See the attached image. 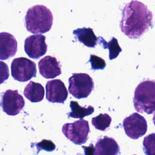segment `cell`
I'll return each mask as SVG.
<instances>
[{
	"instance_id": "1",
	"label": "cell",
	"mask_w": 155,
	"mask_h": 155,
	"mask_svg": "<svg viewBox=\"0 0 155 155\" xmlns=\"http://www.w3.org/2000/svg\"><path fill=\"white\" fill-rule=\"evenodd\" d=\"M153 13L142 2L133 0L127 3L119 23L121 31L130 39L141 37L152 25Z\"/></svg>"
},
{
	"instance_id": "2",
	"label": "cell",
	"mask_w": 155,
	"mask_h": 155,
	"mask_svg": "<svg viewBox=\"0 0 155 155\" xmlns=\"http://www.w3.org/2000/svg\"><path fill=\"white\" fill-rule=\"evenodd\" d=\"M53 20L50 9L43 5H36L27 10L25 25L27 31L31 33H44L51 29Z\"/></svg>"
},
{
	"instance_id": "3",
	"label": "cell",
	"mask_w": 155,
	"mask_h": 155,
	"mask_svg": "<svg viewBox=\"0 0 155 155\" xmlns=\"http://www.w3.org/2000/svg\"><path fill=\"white\" fill-rule=\"evenodd\" d=\"M133 101L138 113H153L155 111V81L145 80L140 82L135 88Z\"/></svg>"
},
{
	"instance_id": "4",
	"label": "cell",
	"mask_w": 155,
	"mask_h": 155,
	"mask_svg": "<svg viewBox=\"0 0 155 155\" xmlns=\"http://www.w3.org/2000/svg\"><path fill=\"white\" fill-rule=\"evenodd\" d=\"M68 82L69 93L77 99L87 97L94 88L92 78L87 73H74Z\"/></svg>"
},
{
	"instance_id": "5",
	"label": "cell",
	"mask_w": 155,
	"mask_h": 155,
	"mask_svg": "<svg viewBox=\"0 0 155 155\" xmlns=\"http://www.w3.org/2000/svg\"><path fill=\"white\" fill-rule=\"evenodd\" d=\"M65 136L76 145L85 143L88 138L90 132L87 120L80 119L73 123L65 124L62 128Z\"/></svg>"
},
{
	"instance_id": "6",
	"label": "cell",
	"mask_w": 155,
	"mask_h": 155,
	"mask_svg": "<svg viewBox=\"0 0 155 155\" xmlns=\"http://www.w3.org/2000/svg\"><path fill=\"white\" fill-rule=\"evenodd\" d=\"M36 65L31 60L20 57L14 59L11 64L12 77L19 82H26L36 75Z\"/></svg>"
},
{
	"instance_id": "7",
	"label": "cell",
	"mask_w": 155,
	"mask_h": 155,
	"mask_svg": "<svg viewBox=\"0 0 155 155\" xmlns=\"http://www.w3.org/2000/svg\"><path fill=\"white\" fill-rule=\"evenodd\" d=\"M24 105V99L16 90H7L1 94L0 106L9 116L17 115Z\"/></svg>"
},
{
	"instance_id": "8",
	"label": "cell",
	"mask_w": 155,
	"mask_h": 155,
	"mask_svg": "<svg viewBox=\"0 0 155 155\" xmlns=\"http://www.w3.org/2000/svg\"><path fill=\"white\" fill-rule=\"evenodd\" d=\"M123 127L127 136L131 139H137L147 133V123L143 116L134 113L124 119Z\"/></svg>"
},
{
	"instance_id": "9",
	"label": "cell",
	"mask_w": 155,
	"mask_h": 155,
	"mask_svg": "<svg viewBox=\"0 0 155 155\" xmlns=\"http://www.w3.org/2000/svg\"><path fill=\"white\" fill-rule=\"evenodd\" d=\"M46 37L41 34L33 35L24 41V50L30 58L38 59L44 56L47 51Z\"/></svg>"
},
{
	"instance_id": "10",
	"label": "cell",
	"mask_w": 155,
	"mask_h": 155,
	"mask_svg": "<svg viewBox=\"0 0 155 155\" xmlns=\"http://www.w3.org/2000/svg\"><path fill=\"white\" fill-rule=\"evenodd\" d=\"M45 90L46 99L50 102L64 104L67 99V89L60 79L48 81L46 84Z\"/></svg>"
},
{
	"instance_id": "11",
	"label": "cell",
	"mask_w": 155,
	"mask_h": 155,
	"mask_svg": "<svg viewBox=\"0 0 155 155\" xmlns=\"http://www.w3.org/2000/svg\"><path fill=\"white\" fill-rule=\"evenodd\" d=\"M39 73L46 79H52L61 74L60 62L51 56H46L38 62Z\"/></svg>"
},
{
	"instance_id": "12",
	"label": "cell",
	"mask_w": 155,
	"mask_h": 155,
	"mask_svg": "<svg viewBox=\"0 0 155 155\" xmlns=\"http://www.w3.org/2000/svg\"><path fill=\"white\" fill-rule=\"evenodd\" d=\"M18 42L10 33H0V59L7 60L14 56L17 51Z\"/></svg>"
},
{
	"instance_id": "13",
	"label": "cell",
	"mask_w": 155,
	"mask_h": 155,
	"mask_svg": "<svg viewBox=\"0 0 155 155\" xmlns=\"http://www.w3.org/2000/svg\"><path fill=\"white\" fill-rule=\"evenodd\" d=\"M119 150V146L113 138L104 136L97 141L94 154H117Z\"/></svg>"
},
{
	"instance_id": "14",
	"label": "cell",
	"mask_w": 155,
	"mask_h": 155,
	"mask_svg": "<svg viewBox=\"0 0 155 155\" xmlns=\"http://www.w3.org/2000/svg\"><path fill=\"white\" fill-rule=\"evenodd\" d=\"M75 38L84 45L93 48L98 42V38L95 35L93 30L91 28H79L74 30L73 32Z\"/></svg>"
},
{
	"instance_id": "15",
	"label": "cell",
	"mask_w": 155,
	"mask_h": 155,
	"mask_svg": "<svg viewBox=\"0 0 155 155\" xmlns=\"http://www.w3.org/2000/svg\"><path fill=\"white\" fill-rule=\"evenodd\" d=\"M45 91L43 86L38 82L30 81L24 90L25 97L31 102H38L44 99Z\"/></svg>"
},
{
	"instance_id": "16",
	"label": "cell",
	"mask_w": 155,
	"mask_h": 155,
	"mask_svg": "<svg viewBox=\"0 0 155 155\" xmlns=\"http://www.w3.org/2000/svg\"><path fill=\"white\" fill-rule=\"evenodd\" d=\"M71 112L67 113L68 117L75 119H82L83 117L93 113L94 108L93 107L89 105L87 107H81L78 102L71 101L70 103Z\"/></svg>"
},
{
	"instance_id": "17",
	"label": "cell",
	"mask_w": 155,
	"mask_h": 155,
	"mask_svg": "<svg viewBox=\"0 0 155 155\" xmlns=\"http://www.w3.org/2000/svg\"><path fill=\"white\" fill-rule=\"evenodd\" d=\"M97 42H99L104 49H108L109 58L110 60L116 58L122 51V48L119 46L117 39L114 37H113L109 42H107L102 37L99 36L98 37Z\"/></svg>"
},
{
	"instance_id": "18",
	"label": "cell",
	"mask_w": 155,
	"mask_h": 155,
	"mask_svg": "<svg viewBox=\"0 0 155 155\" xmlns=\"http://www.w3.org/2000/svg\"><path fill=\"white\" fill-rule=\"evenodd\" d=\"M111 122V118L108 114H99L98 116L93 117L91 124L94 127L101 131H105L110 127Z\"/></svg>"
},
{
	"instance_id": "19",
	"label": "cell",
	"mask_w": 155,
	"mask_h": 155,
	"mask_svg": "<svg viewBox=\"0 0 155 155\" xmlns=\"http://www.w3.org/2000/svg\"><path fill=\"white\" fill-rule=\"evenodd\" d=\"M143 150L147 155H155V133H151L144 137Z\"/></svg>"
},
{
	"instance_id": "20",
	"label": "cell",
	"mask_w": 155,
	"mask_h": 155,
	"mask_svg": "<svg viewBox=\"0 0 155 155\" xmlns=\"http://www.w3.org/2000/svg\"><path fill=\"white\" fill-rule=\"evenodd\" d=\"M89 62L91 63L93 70H103L106 66L105 60L102 58L94 54L90 55Z\"/></svg>"
},
{
	"instance_id": "21",
	"label": "cell",
	"mask_w": 155,
	"mask_h": 155,
	"mask_svg": "<svg viewBox=\"0 0 155 155\" xmlns=\"http://www.w3.org/2000/svg\"><path fill=\"white\" fill-rule=\"evenodd\" d=\"M36 147L38 151L41 150H44L48 151H51L56 148L54 143L50 140H42L41 142L36 144Z\"/></svg>"
},
{
	"instance_id": "22",
	"label": "cell",
	"mask_w": 155,
	"mask_h": 155,
	"mask_svg": "<svg viewBox=\"0 0 155 155\" xmlns=\"http://www.w3.org/2000/svg\"><path fill=\"white\" fill-rule=\"evenodd\" d=\"M9 77L8 65L4 62L0 61V85L6 81Z\"/></svg>"
},
{
	"instance_id": "23",
	"label": "cell",
	"mask_w": 155,
	"mask_h": 155,
	"mask_svg": "<svg viewBox=\"0 0 155 155\" xmlns=\"http://www.w3.org/2000/svg\"><path fill=\"white\" fill-rule=\"evenodd\" d=\"M153 123H154V125H155V113H154V115H153Z\"/></svg>"
}]
</instances>
